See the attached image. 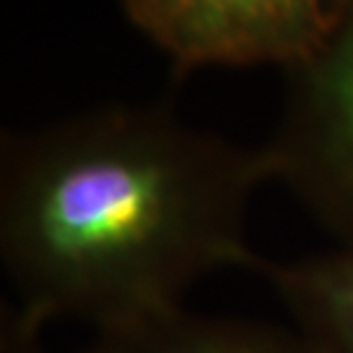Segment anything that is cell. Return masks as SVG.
Masks as SVG:
<instances>
[{
	"label": "cell",
	"instance_id": "1",
	"mask_svg": "<svg viewBox=\"0 0 353 353\" xmlns=\"http://www.w3.org/2000/svg\"><path fill=\"white\" fill-rule=\"evenodd\" d=\"M270 181L265 147L157 102L11 131L0 144V259L13 303L94 332L183 309L207 275L254 270L246 220Z\"/></svg>",
	"mask_w": 353,
	"mask_h": 353
},
{
	"label": "cell",
	"instance_id": "6",
	"mask_svg": "<svg viewBox=\"0 0 353 353\" xmlns=\"http://www.w3.org/2000/svg\"><path fill=\"white\" fill-rule=\"evenodd\" d=\"M45 322L16 303L0 306V353H45Z\"/></svg>",
	"mask_w": 353,
	"mask_h": 353
},
{
	"label": "cell",
	"instance_id": "5",
	"mask_svg": "<svg viewBox=\"0 0 353 353\" xmlns=\"http://www.w3.org/2000/svg\"><path fill=\"white\" fill-rule=\"evenodd\" d=\"M293 327L319 353H353V246H335L296 262L256 259Z\"/></svg>",
	"mask_w": 353,
	"mask_h": 353
},
{
	"label": "cell",
	"instance_id": "2",
	"mask_svg": "<svg viewBox=\"0 0 353 353\" xmlns=\"http://www.w3.org/2000/svg\"><path fill=\"white\" fill-rule=\"evenodd\" d=\"M262 147L272 181L338 246H353V0H345L325 37L285 68L283 113Z\"/></svg>",
	"mask_w": 353,
	"mask_h": 353
},
{
	"label": "cell",
	"instance_id": "3",
	"mask_svg": "<svg viewBox=\"0 0 353 353\" xmlns=\"http://www.w3.org/2000/svg\"><path fill=\"white\" fill-rule=\"evenodd\" d=\"M178 76L199 68H290L325 37L345 0H118Z\"/></svg>",
	"mask_w": 353,
	"mask_h": 353
},
{
	"label": "cell",
	"instance_id": "4",
	"mask_svg": "<svg viewBox=\"0 0 353 353\" xmlns=\"http://www.w3.org/2000/svg\"><path fill=\"white\" fill-rule=\"evenodd\" d=\"M81 353H319L299 330L186 306L123 327L100 330Z\"/></svg>",
	"mask_w": 353,
	"mask_h": 353
}]
</instances>
